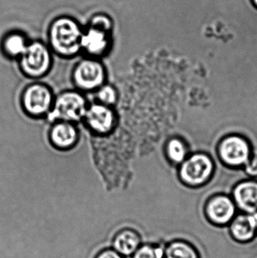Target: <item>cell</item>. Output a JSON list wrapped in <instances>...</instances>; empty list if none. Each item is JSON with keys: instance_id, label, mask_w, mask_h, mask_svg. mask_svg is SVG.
<instances>
[{"instance_id": "cell-19", "label": "cell", "mask_w": 257, "mask_h": 258, "mask_svg": "<svg viewBox=\"0 0 257 258\" xmlns=\"http://www.w3.org/2000/svg\"><path fill=\"white\" fill-rule=\"evenodd\" d=\"M97 97L101 102L100 104L110 107L116 103V99H117V94L112 86H102L98 89Z\"/></svg>"}, {"instance_id": "cell-15", "label": "cell", "mask_w": 257, "mask_h": 258, "mask_svg": "<svg viewBox=\"0 0 257 258\" xmlns=\"http://www.w3.org/2000/svg\"><path fill=\"white\" fill-rule=\"evenodd\" d=\"M51 142L60 149L72 147L76 142L78 134L71 122H60L53 126L50 135Z\"/></svg>"}, {"instance_id": "cell-14", "label": "cell", "mask_w": 257, "mask_h": 258, "mask_svg": "<svg viewBox=\"0 0 257 258\" xmlns=\"http://www.w3.org/2000/svg\"><path fill=\"white\" fill-rule=\"evenodd\" d=\"M235 202L247 214L257 212V183L245 182L237 186L234 192Z\"/></svg>"}, {"instance_id": "cell-21", "label": "cell", "mask_w": 257, "mask_h": 258, "mask_svg": "<svg viewBox=\"0 0 257 258\" xmlns=\"http://www.w3.org/2000/svg\"><path fill=\"white\" fill-rule=\"evenodd\" d=\"M95 258H123L114 249H106L101 251Z\"/></svg>"}, {"instance_id": "cell-16", "label": "cell", "mask_w": 257, "mask_h": 258, "mask_svg": "<svg viewBox=\"0 0 257 258\" xmlns=\"http://www.w3.org/2000/svg\"><path fill=\"white\" fill-rule=\"evenodd\" d=\"M164 258H200V255L193 244L183 239H174L164 246Z\"/></svg>"}, {"instance_id": "cell-24", "label": "cell", "mask_w": 257, "mask_h": 258, "mask_svg": "<svg viewBox=\"0 0 257 258\" xmlns=\"http://www.w3.org/2000/svg\"><path fill=\"white\" fill-rule=\"evenodd\" d=\"M255 3H256L257 4V0H255Z\"/></svg>"}, {"instance_id": "cell-10", "label": "cell", "mask_w": 257, "mask_h": 258, "mask_svg": "<svg viewBox=\"0 0 257 258\" xmlns=\"http://www.w3.org/2000/svg\"><path fill=\"white\" fill-rule=\"evenodd\" d=\"M31 39L26 32L12 29L6 32L0 39V49L8 58L18 59L27 49Z\"/></svg>"}, {"instance_id": "cell-17", "label": "cell", "mask_w": 257, "mask_h": 258, "mask_svg": "<svg viewBox=\"0 0 257 258\" xmlns=\"http://www.w3.org/2000/svg\"><path fill=\"white\" fill-rule=\"evenodd\" d=\"M85 25L98 27V28L104 29L107 31L114 33V20L111 15L106 12H98L92 14L88 19Z\"/></svg>"}, {"instance_id": "cell-2", "label": "cell", "mask_w": 257, "mask_h": 258, "mask_svg": "<svg viewBox=\"0 0 257 258\" xmlns=\"http://www.w3.org/2000/svg\"><path fill=\"white\" fill-rule=\"evenodd\" d=\"M53 55L46 42L39 39H31L27 49L18 60L20 69L27 77H43L51 68Z\"/></svg>"}, {"instance_id": "cell-1", "label": "cell", "mask_w": 257, "mask_h": 258, "mask_svg": "<svg viewBox=\"0 0 257 258\" xmlns=\"http://www.w3.org/2000/svg\"><path fill=\"white\" fill-rule=\"evenodd\" d=\"M84 25L75 17L60 15L53 18L47 28V45L53 54L65 59L81 54V39Z\"/></svg>"}, {"instance_id": "cell-4", "label": "cell", "mask_w": 257, "mask_h": 258, "mask_svg": "<svg viewBox=\"0 0 257 258\" xmlns=\"http://www.w3.org/2000/svg\"><path fill=\"white\" fill-rule=\"evenodd\" d=\"M72 77L82 90L91 91L104 86L106 68L101 59L83 56L74 67Z\"/></svg>"}, {"instance_id": "cell-23", "label": "cell", "mask_w": 257, "mask_h": 258, "mask_svg": "<svg viewBox=\"0 0 257 258\" xmlns=\"http://www.w3.org/2000/svg\"><path fill=\"white\" fill-rule=\"evenodd\" d=\"M250 215H251L252 220H253V224H254L257 230V212L253 214H250Z\"/></svg>"}, {"instance_id": "cell-22", "label": "cell", "mask_w": 257, "mask_h": 258, "mask_svg": "<svg viewBox=\"0 0 257 258\" xmlns=\"http://www.w3.org/2000/svg\"><path fill=\"white\" fill-rule=\"evenodd\" d=\"M246 171L249 174L252 176L257 175V157L253 159L252 162H250L248 165H247Z\"/></svg>"}, {"instance_id": "cell-9", "label": "cell", "mask_w": 257, "mask_h": 258, "mask_svg": "<svg viewBox=\"0 0 257 258\" xmlns=\"http://www.w3.org/2000/svg\"><path fill=\"white\" fill-rule=\"evenodd\" d=\"M220 151L222 159L234 166L247 162L250 154L248 144L238 136H231L225 139L220 145Z\"/></svg>"}, {"instance_id": "cell-12", "label": "cell", "mask_w": 257, "mask_h": 258, "mask_svg": "<svg viewBox=\"0 0 257 258\" xmlns=\"http://www.w3.org/2000/svg\"><path fill=\"white\" fill-rule=\"evenodd\" d=\"M229 234L237 242L247 243L257 236V230L250 214L235 217L229 224Z\"/></svg>"}, {"instance_id": "cell-6", "label": "cell", "mask_w": 257, "mask_h": 258, "mask_svg": "<svg viewBox=\"0 0 257 258\" xmlns=\"http://www.w3.org/2000/svg\"><path fill=\"white\" fill-rule=\"evenodd\" d=\"M23 104L30 114L33 116L45 114L50 112L53 105L51 91L43 85H32L24 92Z\"/></svg>"}, {"instance_id": "cell-3", "label": "cell", "mask_w": 257, "mask_h": 258, "mask_svg": "<svg viewBox=\"0 0 257 258\" xmlns=\"http://www.w3.org/2000/svg\"><path fill=\"white\" fill-rule=\"evenodd\" d=\"M87 108L85 99L81 94L71 91L63 92L53 103L48 118L51 121L78 122L84 118Z\"/></svg>"}, {"instance_id": "cell-7", "label": "cell", "mask_w": 257, "mask_h": 258, "mask_svg": "<svg viewBox=\"0 0 257 258\" xmlns=\"http://www.w3.org/2000/svg\"><path fill=\"white\" fill-rule=\"evenodd\" d=\"M212 169V162L208 156L196 154L183 165L181 177L189 184L199 185L208 178Z\"/></svg>"}, {"instance_id": "cell-8", "label": "cell", "mask_w": 257, "mask_h": 258, "mask_svg": "<svg viewBox=\"0 0 257 258\" xmlns=\"http://www.w3.org/2000/svg\"><path fill=\"white\" fill-rule=\"evenodd\" d=\"M208 221L218 227H226L235 218V206L230 199L217 197L208 203L206 207Z\"/></svg>"}, {"instance_id": "cell-18", "label": "cell", "mask_w": 257, "mask_h": 258, "mask_svg": "<svg viewBox=\"0 0 257 258\" xmlns=\"http://www.w3.org/2000/svg\"><path fill=\"white\" fill-rule=\"evenodd\" d=\"M164 246L161 244L141 245L133 254V258H164Z\"/></svg>"}, {"instance_id": "cell-11", "label": "cell", "mask_w": 257, "mask_h": 258, "mask_svg": "<svg viewBox=\"0 0 257 258\" xmlns=\"http://www.w3.org/2000/svg\"><path fill=\"white\" fill-rule=\"evenodd\" d=\"M84 118L88 125L99 133L110 132L115 122L114 114L111 109L102 104H92L88 107Z\"/></svg>"}, {"instance_id": "cell-5", "label": "cell", "mask_w": 257, "mask_h": 258, "mask_svg": "<svg viewBox=\"0 0 257 258\" xmlns=\"http://www.w3.org/2000/svg\"><path fill=\"white\" fill-rule=\"evenodd\" d=\"M114 45V33L84 24L81 39V54L101 59L108 55Z\"/></svg>"}, {"instance_id": "cell-20", "label": "cell", "mask_w": 257, "mask_h": 258, "mask_svg": "<svg viewBox=\"0 0 257 258\" xmlns=\"http://www.w3.org/2000/svg\"><path fill=\"white\" fill-rule=\"evenodd\" d=\"M167 152L170 159L176 162H182L185 157V147L179 140L175 139L170 141L167 146Z\"/></svg>"}, {"instance_id": "cell-13", "label": "cell", "mask_w": 257, "mask_h": 258, "mask_svg": "<svg viewBox=\"0 0 257 258\" xmlns=\"http://www.w3.org/2000/svg\"><path fill=\"white\" fill-rule=\"evenodd\" d=\"M142 238L137 231L131 229L121 230L115 236L113 246L121 255L130 257L141 245Z\"/></svg>"}]
</instances>
